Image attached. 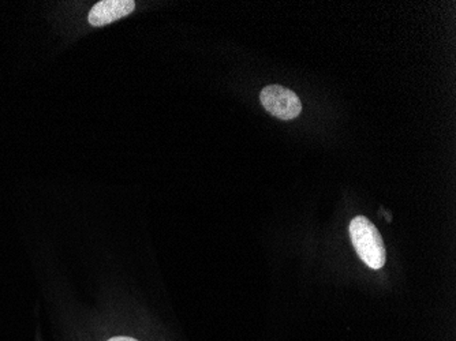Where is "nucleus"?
Wrapping results in <instances>:
<instances>
[{"mask_svg": "<svg viewBox=\"0 0 456 341\" xmlns=\"http://www.w3.org/2000/svg\"><path fill=\"white\" fill-rule=\"evenodd\" d=\"M133 0H102L92 7L89 12V24L92 27H102L120 18L126 17L134 10Z\"/></svg>", "mask_w": 456, "mask_h": 341, "instance_id": "nucleus-3", "label": "nucleus"}, {"mask_svg": "<svg viewBox=\"0 0 456 341\" xmlns=\"http://www.w3.org/2000/svg\"><path fill=\"white\" fill-rule=\"evenodd\" d=\"M351 242L357 251L358 257L369 266V268L379 269L386 265V246L383 238L378 228L370 220L365 216H357L351 220L350 227Z\"/></svg>", "mask_w": 456, "mask_h": 341, "instance_id": "nucleus-1", "label": "nucleus"}, {"mask_svg": "<svg viewBox=\"0 0 456 341\" xmlns=\"http://www.w3.org/2000/svg\"><path fill=\"white\" fill-rule=\"evenodd\" d=\"M109 341H138L132 337H112Z\"/></svg>", "mask_w": 456, "mask_h": 341, "instance_id": "nucleus-4", "label": "nucleus"}, {"mask_svg": "<svg viewBox=\"0 0 456 341\" xmlns=\"http://www.w3.org/2000/svg\"><path fill=\"white\" fill-rule=\"evenodd\" d=\"M261 104L264 109L281 120L296 119L302 111V102L293 91L281 86L269 85L261 91Z\"/></svg>", "mask_w": 456, "mask_h": 341, "instance_id": "nucleus-2", "label": "nucleus"}]
</instances>
